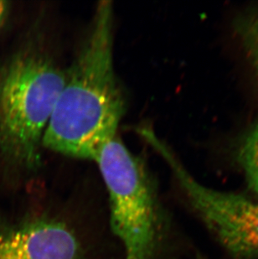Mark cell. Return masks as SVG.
<instances>
[{"label":"cell","mask_w":258,"mask_h":259,"mask_svg":"<svg viewBox=\"0 0 258 259\" xmlns=\"http://www.w3.org/2000/svg\"><path fill=\"white\" fill-rule=\"evenodd\" d=\"M113 9L99 3L90 29L66 80L43 138L47 149L94 161L117 136L126 99L115 72Z\"/></svg>","instance_id":"cell-1"},{"label":"cell","mask_w":258,"mask_h":259,"mask_svg":"<svg viewBox=\"0 0 258 259\" xmlns=\"http://www.w3.org/2000/svg\"><path fill=\"white\" fill-rule=\"evenodd\" d=\"M66 80L41 41L18 50L0 68V157L14 169L35 172L40 148Z\"/></svg>","instance_id":"cell-2"},{"label":"cell","mask_w":258,"mask_h":259,"mask_svg":"<svg viewBox=\"0 0 258 259\" xmlns=\"http://www.w3.org/2000/svg\"><path fill=\"white\" fill-rule=\"evenodd\" d=\"M94 161L107 187L110 225L124 248L125 259H155L165 221L155 182L144 162L117 136L101 148Z\"/></svg>","instance_id":"cell-3"},{"label":"cell","mask_w":258,"mask_h":259,"mask_svg":"<svg viewBox=\"0 0 258 259\" xmlns=\"http://www.w3.org/2000/svg\"><path fill=\"white\" fill-rule=\"evenodd\" d=\"M144 137L169 164L190 205L228 253L236 259H258V201L204 186L154 133L146 131Z\"/></svg>","instance_id":"cell-4"},{"label":"cell","mask_w":258,"mask_h":259,"mask_svg":"<svg viewBox=\"0 0 258 259\" xmlns=\"http://www.w3.org/2000/svg\"><path fill=\"white\" fill-rule=\"evenodd\" d=\"M74 231L56 218L38 217L0 229V259H81Z\"/></svg>","instance_id":"cell-5"},{"label":"cell","mask_w":258,"mask_h":259,"mask_svg":"<svg viewBox=\"0 0 258 259\" xmlns=\"http://www.w3.org/2000/svg\"><path fill=\"white\" fill-rule=\"evenodd\" d=\"M232 154L248 188L258 196V120L239 134L233 142Z\"/></svg>","instance_id":"cell-6"},{"label":"cell","mask_w":258,"mask_h":259,"mask_svg":"<svg viewBox=\"0 0 258 259\" xmlns=\"http://www.w3.org/2000/svg\"><path fill=\"white\" fill-rule=\"evenodd\" d=\"M232 28L258 79V6L236 15Z\"/></svg>","instance_id":"cell-7"},{"label":"cell","mask_w":258,"mask_h":259,"mask_svg":"<svg viewBox=\"0 0 258 259\" xmlns=\"http://www.w3.org/2000/svg\"><path fill=\"white\" fill-rule=\"evenodd\" d=\"M9 10H10L9 3L6 1H0V29L2 28L5 19L7 17Z\"/></svg>","instance_id":"cell-8"},{"label":"cell","mask_w":258,"mask_h":259,"mask_svg":"<svg viewBox=\"0 0 258 259\" xmlns=\"http://www.w3.org/2000/svg\"><path fill=\"white\" fill-rule=\"evenodd\" d=\"M198 259H202V258H200V257H199V258H198Z\"/></svg>","instance_id":"cell-9"}]
</instances>
